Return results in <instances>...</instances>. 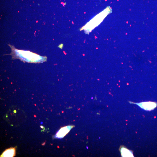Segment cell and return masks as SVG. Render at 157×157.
Returning <instances> with one entry per match:
<instances>
[{
	"label": "cell",
	"mask_w": 157,
	"mask_h": 157,
	"mask_svg": "<svg viewBox=\"0 0 157 157\" xmlns=\"http://www.w3.org/2000/svg\"><path fill=\"white\" fill-rule=\"evenodd\" d=\"M74 127V126L69 125L61 128L57 132L55 136V138L61 139L64 137Z\"/></svg>",
	"instance_id": "1"
},
{
	"label": "cell",
	"mask_w": 157,
	"mask_h": 157,
	"mask_svg": "<svg viewBox=\"0 0 157 157\" xmlns=\"http://www.w3.org/2000/svg\"><path fill=\"white\" fill-rule=\"evenodd\" d=\"M136 104L141 108L147 111L153 110L157 106V104L156 103L150 102V101L141 102Z\"/></svg>",
	"instance_id": "2"
},
{
	"label": "cell",
	"mask_w": 157,
	"mask_h": 157,
	"mask_svg": "<svg viewBox=\"0 0 157 157\" xmlns=\"http://www.w3.org/2000/svg\"><path fill=\"white\" fill-rule=\"evenodd\" d=\"M16 148L11 147L6 150L3 152L0 157H14L16 155Z\"/></svg>",
	"instance_id": "3"
},
{
	"label": "cell",
	"mask_w": 157,
	"mask_h": 157,
	"mask_svg": "<svg viewBox=\"0 0 157 157\" xmlns=\"http://www.w3.org/2000/svg\"><path fill=\"white\" fill-rule=\"evenodd\" d=\"M121 155L123 157H133L132 152L125 148H121Z\"/></svg>",
	"instance_id": "4"
},
{
	"label": "cell",
	"mask_w": 157,
	"mask_h": 157,
	"mask_svg": "<svg viewBox=\"0 0 157 157\" xmlns=\"http://www.w3.org/2000/svg\"><path fill=\"white\" fill-rule=\"evenodd\" d=\"M63 44H61V45H60L59 46V47L61 49H62V47H63Z\"/></svg>",
	"instance_id": "5"
},
{
	"label": "cell",
	"mask_w": 157,
	"mask_h": 157,
	"mask_svg": "<svg viewBox=\"0 0 157 157\" xmlns=\"http://www.w3.org/2000/svg\"><path fill=\"white\" fill-rule=\"evenodd\" d=\"M14 113H16V110H15L14 111Z\"/></svg>",
	"instance_id": "6"
}]
</instances>
